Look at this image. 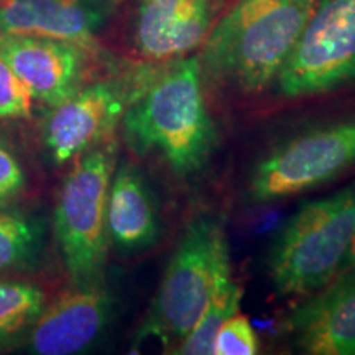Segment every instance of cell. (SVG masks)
<instances>
[{
	"instance_id": "9c48e42d",
	"label": "cell",
	"mask_w": 355,
	"mask_h": 355,
	"mask_svg": "<svg viewBox=\"0 0 355 355\" xmlns=\"http://www.w3.org/2000/svg\"><path fill=\"white\" fill-rule=\"evenodd\" d=\"M0 56L35 101L55 105L83 87L86 53L83 44L25 33H0Z\"/></svg>"
},
{
	"instance_id": "ffe728a7",
	"label": "cell",
	"mask_w": 355,
	"mask_h": 355,
	"mask_svg": "<svg viewBox=\"0 0 355 355\" xmlns=\"http://www.w3.org/2000/svg\"><path fill=\"white\" fill-rule=\"evenodd\" d=\"M26 176L13 150L0 139V202H7L21 194Z\"/></svg>"
},
{
	"instance_id": "8fae6325",
	"label": "cell",
	"mask_w": 355,
	"mask_h": 355,
	"mask_svg": "<svg viewBox=\"0 0 355 355\" xmlns=\"http://www.w3.org/2000/svg\"><path fill=\"white\" fill-rule=\"evenodd\" d=\"M296 347L309 355H355V268L337 273L288 319Z\"/></svg>"
},
{
	"instance_id": "e0dca14e",
	"label": "cell",
	"mask_w": 355,
	"mask_h": 355,
	"mask_svg": "<svg viewBox=\"0 0 355 355\" xmlns=\"http://www.w3.org/2000/svg\"><path fill=\"white\" fill-rule=\"evenodd\" d=\"M43 229L32 217L0 211V273L21 268L37 259Z\"/></svg>"
},
{
	"instance_id": "52a82bcc",
	"label": "cell",
	"mask_w": 355,
	"mask_h": 355,
	"mask_svg": "<svg viewBox=\"0 0 355 355\" xmlns=\"http://www.w3.org/2000/svg\"><path fill=\"white\" fill-rule=\"evenodd\" d=\"M355 81V0H316L275 84L288 99L336 91Z\"/></svg>"
},
{
	"instance_id": "8992f818",
	"label": "cell",
	"mask_w": 355,
	"mask_h": 355,
	"mask_svg": "<svg viewBox=\"0 0 355 355\" xmlns=\"http://www.w3.org/2000/svg\"><path fill=\"white\" fill-rule=\"evenodd\" d=\"M355 165V117L293 137L257 163L247 186L252 204H268L329 183Z\"/></svg>"
},
{
	"instance_id": "6da1fadb",
	"label": "cell",
	"mask_w": 355,
	"mask_h": 355,
	"mask_svg": "<svg viewBox=\"0 0 355 355\" xmlns=\"http://www.w3.org/2000/svg\"><path fill=\"white\" fill-rule=\"evenodd\" d=\"M128 145L139 153H157L180 176L206 166L216 144V125L207 109L199 58H180L140 89L122 117Z\"/></svg>"
},
{
	"instance_id": "d6986e66",
	"label": "cell",
	"mask_w": 355,
	"mask_h": 355,
	"mask_svg": "<svg viewBox=\"0 0 355 355\" xmlns=\"http://www.w3.org/2000/svg\"><path fill=\"white\" fill-rule=\"evenodd\" d=\"M33 96L7 61L0 56V119H26L32 115Z\"/></svg>"
},
{
	"instance_id": "44dd1931",
	"label": "cell",
	"mask_w": 355,
	"mask_h": 355,
	"mask_svg": "<svg viewBox=\"0 0 355 355\" xmlns=\"http://www.w3.org/2000/svg\"><path fill=\"white\" fill-rule=\"evenodd\" d=\"M354 268H355V234H354V237H352V242H350L347 255H345L344 263H343V266H340L339 273L340 272H345V270H354Z\"/></svg>"
},
{
	"instance_id": "7c38bea8",
	"label": "cell",
	"mask_w": 355,
	"mask_h": 355,
	"mask_svg": "<svg viewBox=\"0 0 355 355\" xmlns=\"http://www.w3.org/2000/svg\"><path fill=\"white\" fill-rule=\"evenodd\" d=\"M212 28V0H140L133 25L137 51L148 61L180 60Z\"/></svg>"
},
{
	"instance_id": "ba28073f",
	"label": "cell",
	"mask_w": 355,
	"mask_h": 355,
	"mask_svg": "<svg viewBox=\"0 0 355 355\" xmlns=\"http://www.w3.org/2000/svg\"><path fill=\"white\" fill-rule=\"evenodd\" d=\"M128 102L125 87L115 81L89 84L53 107L43 140L56 165L76 159L112 132Z\"/></svg>"
},
{
	"instance_id": "9a60e30c",
	"label": "cell",
	"mask_w": 355,
	"mask_h": 355,
	"mask_svg": "<svg viewBox=\"0 0 355 355\" xmlns=\"http://www.w3.org/2000/svg\"><path fill=\"white\" fill-rule=\"evenodd\" d=\"M242 303L241 286L232 279V275H225L217 283L214 295L204 309L201 318L194 324L188 336L181 340L175 352L183 355H209L212 354L214 337L220 326L230 316L239 313Z\"/></svg>"
},
{
	"instance_id": "ac0fdd59",
	"label": "cell",
	"mask_w": 355,
	"mask_h": 355,
	"mask_svg": "<svg viewBox=\"0 0 355 355\" xmlns=\"http://www.w3.org/2000/svg\"><path fill=\"white\" fill-rule=\"evenodd\" d=\"M259 336L247 316L235 313L220 326L214 337V355H255L259 354Z\"/></svg>"
},
{
	"instance_id": "5bb4252c",
	"label": "cell",
	"mask_w": 355,
	"mask_h": 355,
	"mask_svg": "<svg viewBox=\"0 0 355 355\" xmlns=\"http://www.w3.org/2000/svg\"><path fill=\"white\" fill-rule=\"evenodd\" d=\"M109 241L133 254L155 245L159 234L157 206L144 178L130 165L114 170L107 199Z\"/></svg>"
},
{
	"instance_id": "4fadbf2b",
	"label": "cell",
	"mask_w": 355,
	"mask_h": 355,
	"mask_svg": "<svg viewBox=\"0 0 355 355\" xmlns=\"http://www.w3.org/2000/svg\"><path fill=\"white\" fill-rule=\"evenodd\" d=\"M114 0H0V33L87 44L112 15Z\"/></svg>"
},
{
	"instance_id": "30bf717a",
	"label": "cell",
	"mask_w": 355,
	"mask_h": 355,
	"mask_svg": "<svg viewBox=\"0 0 355 355\" xmlns=\"http://www.w3.org/2000/svg\"><path fill=\"white\" fill-rule=\"evenodd\" d=\"M112 298L99 283L74 285L46 304L28 329L30 352L73 355L96 343L107 326Z\"/></svg>"
},
{
	"instance_id": "7a4b0ae2",
	"label": "cell",
	"mask_w": 355,
	"mask_h": 355,
	"mask_svg": "<svg viewBox=\"0 0 355 355\" xmlns=\"http://www.w3.org/2000/svg\"><path fill=\"white\" fill-rule=\"evenodd\" d=\"M316 0H239L204 40L201 71L245 94L272 86Z\"/></svg>"
},
{
	"instance_id": "277c9868",
	"label": "cell",
	"mask_w": 355,
	"mask_h": 355,
	"mask_svg": "<svg viewBox=\"0 0 355 355\" xmlns=\"http://www.w3.org/2000/svg\"><path fill=\"white\" fill-rule=\"evenodd\" d=\"M229 273L224 227L211 216L196 217L178 243L137 339L180 345L207 308L219 279Z\"/></svg>"
},
{
	"instance_id": "3957f363",
	"label": "cell",
	"mask_w": 355,
	"mask_h": 355,
	"mask_svg": "<svg viewBox=\"0 0 355 355\" xmlns=\"http://www.w3.org/2000/svg\"><path fill=\"white\" fill-rule=\"evenodd\" d=\"M355 234V186L304 204L275 237L268 259L282 296L321 290L339 273Z\"/></svg>"
},
{
	"instance_id": "2e32d148",
	"label": "cell",
	"mask_w": 355,
	"mask_h": 355,
	"mask_svg": "<svg viewBox=\"0 0 355 355\" xmlns=\"http://www.w3.org/2000/svg\"><path fill=\"white\" fill-rule=\"evenodd\" d=\"M46 306L42 288L20 279H0V347L30 329Z\"/></svg>"
},
{
	"instance_id": "5b68a950",
	"label": "cell",
	"mask_w": 355,
	"mask_h": 355,
	"mask_svg": "<svg viewBox=\"0 0 355 355\" xmlns=\"http://www.w3.org/2000/svg\"><path fill=\"white\" fill-rule=\"evenodd\" d=\"M115 170L114 146L79 157L58 193L55 237L73 285L99 283L109 250L107 199Z\"/></svg>"
}]
</instances>
